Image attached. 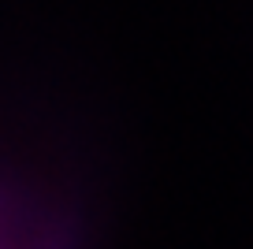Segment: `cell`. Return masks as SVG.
<instances>
[{
  "label": "cell",
  "mask_w": 253,
  "mask_h": 249,
  "mask_svg": "<svg viewBox=\"0 0 253 249\" xmlns=\"http://www.w3.org/2000/svg\"><path fill=\"white\" fill-rule=\"evenodd\" d=\"M0 249H56V231L26 223L19 208L0 201Z\"/></svg>",
  "instance_id": "1"
}]
</instances>
